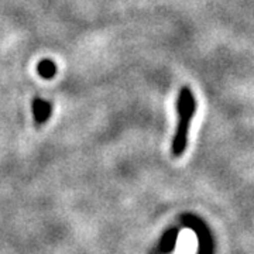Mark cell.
<instances>
[{
  "mask_svg": "<svg viewBox=\"0 0 254 254\" xmlns=\"http://www.w3.org/2000/svg\"><path fill=\"white\" fill-rule=\"evenodd\" d=\"M196 113V99L190 86H182L178 92L177 98V115L178 123L175 128V134L171 144V151L174 157H181L188 145V136H190V126L192 119Z\"/></svg>",
  "mask_w": 254,
  "mask_h": 254,
  "instance_id": "obj_1",
  "label": "cell"
},
{
  "mask_svg": "<svg viewBox=\"0 0 254 254\" xmlns=\"http://www.w3.org/2000/svg\"><path fill=\"white\" fill-rule=\"evenodd\" d=\"M181 223L185 227L195 232L198 237V254H215V240L208 223L195 213H182L180 216Z\"/></svg>",
  "mask_w": 254,
  "mask_h": 254,
  "instance_id": "obj_2",
  "label": "cell"
},
{
  "mask_svg": "<svg viewBox=\"0 0 254 254\" xmlns=\"http://www.w3.org/2000/svg\"><path fill=\"white\" fill-rule=\"evenodd\" d=\"M31 112L37 126L47 123L53 115V105L43 98H34L31 102Z\"/></svg>",
  "mask_w": 254,
  "mask_h": 254,
  "instance_id": "obj_3",
  "label": "cell"
},
{
  "mask_svg": "<svg viewBox=\"0 0 254 254\" xmlns=\"http://www.w3.org/2000/svg\"><path fill=\"white\" fill-rule=\"evenodd\" d=\"M180 230L177 227H170L164 232V235L160 239V243L157 245L154 254H171L175 249L177 240H178Z\"/></svg>",
  "mask_w": 254,
  "mask_h": 254,
  "instance_id": "obj_4",
  "label": "cell"
},
{
  "mask_svg": "<svg viewBox=\"0 0 254 254\" xmlns=\"http://www.w3.org/2000/svg\"><path fill=\"white\" fill-rule=\"evenodd\" d=\"M37 72L44 79H53L57 75V65L51 60H43L37 65Z\"/></svg>",
  "mask_w": 254,
  "mask_h": 254,
  "instance_id": "obj_5",
  "label": "cell"
}]
</instances>
